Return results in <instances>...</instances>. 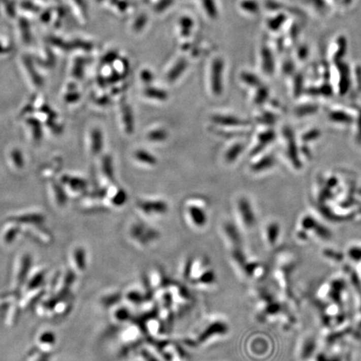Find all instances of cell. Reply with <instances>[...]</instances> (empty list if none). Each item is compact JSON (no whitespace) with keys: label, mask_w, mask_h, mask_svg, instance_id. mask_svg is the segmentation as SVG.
<instances>
[{"label":"cell","mask_w":361,"mask_h":361,"mask_svg":"<svg viewBox=\"0 0 361 361\" xmlns=\"http://www.w3.org/2000/svg\"><path fill=\"white\" fill-rule=\"evenodd\" d=\"M137 208L148 217H160L169 211V205L161 199H147L137 203Z\"/></svg>","instance_id":"cell-4"},{"label":"cell","mask_w":361,"mask_h":361,"mask_svg":"<svg viewBox=\"0 0 361 361\" xmlns=\"http://www.w3.org/2000/svg\"><path fill=\"white\" fill-rule=\"evenodd\" d=\"M267 90L265 88L262 87V85L258 87V90L256 92V95L254 97L255 102H257V104H262V102H265V99L268 96Z\"/></svg>","instance_id":"cell-26"},{"label":"cell","mask_w":361,"mask_h":361,"mask_svg":"<svg viewBox=\"0 0 361 361\" xmlns=\"http://www.w3.org/2000/svg\"><path fill=\"white\" fill-rule=\"evenodd\" d=\"M91 148L94 153L98 154L100 151H102L103 148V137H102V132L99 130H94L91 137Z\"/></svg>","instance_id":"cell-20"},{"label":"cell","mask_w":361,"mask_h":361,"mask_svg":"<svg viewBox=\"0 0 361 361\" xmlns=\"http://www.w3.org/2000/svg\"><path fill=\"white\" fill-rule=\"evenodd\" d=\"M187 213L190 222L194 227L202 228L208 223V213L205 208L199 204H190L187 207Z\"/></svg>","instance_id":"cell-6"},{"label":"cell","mask_w":361,"mask_h":361,"mask_svg":"<svg viewBox=\"0 0 361 361\" xmlns=\"http://www.w3.org/2000/svg\"><path fill=\"white\" fill-rule=\"evenodd\" d=\"M191 19H188V18H185V19H182V25L183 27V30L184 29H188L189 28H191Z\"/></svg>","instance_id":"cell-30"},{"label":"cell","mask_w":361,"mask_h":361,"mask_svg":"<svg viewBox=\"0 0 361 361\" xmlns=\"http://www.w3.org/2000/svg\"><path fill=\"white\" fill-rule=\"evenodd\" d=\"M217 282V276L216 273L212 268L208 267L206 269L202 274H199L196 279H194L191 283L193 285L199 286V287H209V286L214 285V283Z\"/></svg>","instance_id":"cell-9"},{"label":"cell","mask_w":361,"mask_h":361,"mask_svg":"<svg viewBox=\"0 0 361 361\" xmlns=\"http://www.w3.org/2000/svg\"><path fill=\"white\" fill-rule=\"evenodd\" d=\"M146 18L144 16L140 17L139 19H137L136 24H135V28L137 30H140L142 27L144 26L145 24H146Z\"/></svg>","instance_id":"cell-29"},{"label":"cell","mask_w":361,"mask_h":361,"mask_svg":"<svg viewBox=\"0 0 361 361\" xmlns=\"http://www.w3.org/2000/svg\"><path fill=\"white\" fill-rule=\"evenodd\" d=\"M222 229L225 238L233 248L242 247V236L236 225L232 222H226L223 224Z\"/></svg>","instance_id":"cell-8"},{"label":"cell","mask_w":361,"mask_h":361,"mask_svg":"<svg viewBox=\"0 0 361 361\" xmlns=\"http://www.w3.org/2000/svg\"><path fill=\"white\" fill-rule=\"evenodd\" d=\"M103 170H104L105 174L107 175V177L110 179L114 178V169L112 166V160L110 157H106L103 160Z\"/></svg>","instance_id":"cell-25"},{"label":"cell","mask_w":361,"mask_h":361,"mask_svg":"<svg viewBox=\"0 0 361 361\" xmlns=\"http://www.w3.org/2000/svg\"><path fill=\"white\" fill-rule=\"evenodd\" d=\"M279 227L275 222L269 223L265 229V238L269 246L275 245L279 238Z\"/></svg>","instance_id":"cell-16"},{"label":"cell","mask_w":361,"mask_h":361,"mask_svg":"<svg viewBox=\"0 0 361 361\" xmlns=\"http://www.w3.org/2000/svg\"><path fill=\"white\" fill-rule=\"evenodd\" d=\"M229 326L225 321L216 319L207 324L196 339L199 345H203L208 342L213 338L221 337L228 332Z\"/></svg>","instance_id":"cell-3"},{"label":"cell","mask_w":361,"mask_h":361,"mask_svg":"<svg viewBox=\"0 0 361 361\" xmlns=\"http://www.w3.org/2000/svg\"><path fill=\"white\" fill-rule=\"evenodd\" d=\"M203 6L211 18H216L217 15V8L214 0H203Z\"/></svg>","instance_id":"cell-24"},{"label":"cell","mask_w":361,"mask_h":361,"mask_svg":"<svg viewBox=\"0 0 361 361\" xmlns=\"http://www.w3.org/2000/svg\"><path fill=\"white\" fill-rule=\"evenodd\" d=\"M273 165H274V159L272 158L271 156H265L259 160H257V162L253 163L251 167V169L254 173H260L268 170Z\"/></svg>","instance_id":"cell-18"},{"label":"cell","mask_w":361,"mask_h":361,"mask_svg":"<svg viewBox=\"0 0 361 361\" xmlns=\"http://www.w3.org/2000/svg\"><path fill=\"white\" fill-rule=\"evenodd\" d=\"M241 80L243 83H245L246 85L252 87L258 88L262 85V82L260 81L258 77L250 72H243L241 74Z\"/></svg>","instance_id":"cell-19"},{"label":"cell","mask_w":361,"mask_h":361,"mask_svg":"<svg viewBox=\"0 0 361 361\" xmlns=\"http://www.w3.org/2000/svg\"><path fill=\"white\" fill-rule=\"evenodd\" d=\"M223 73H224V62L223 60L220 58L213 59V64L211 67L210 88L211 91L214 96H221L224 90Z\"/></svg>","instance_id":"cell-2"},{"label":"cell","mask_w":361,"mask_h":361,"mask_svg":"<svg viewBox=\"0 0 361 361\" xmlns=\"http://www.w3.org/2000/svg\"><path fill=\"white\" fill-rule=\"evenodd\" d=\"M125 299L126 302L129 303L130 305H139L145 302L146 296L141 291L133 288L125 293Z\"/></svg>","instance_id":"cell-17"},{"label":"cell","mask_w":361,"mask_h":361,"mask_svg":"<svg viewBox=\"0 0 361 361\" xmlns=\"http://www.w3.org/2000/svg\"><path fill=\"white\" fill-rule=\"evenodd\" d=\"M153 74L151 73V71H147V70L142 71V74H141V79L146 85H151V81L153 80Z\"/></svg>","instance_id":"cell-28"},{"label":"cell","mask_w":361,"mask_h":361,"mask_svg":"<svg viewBox=\"0 0 361 361\" xmlns=\"http://www.w3.org/2000/svg\"><path fill=\"white\" fill-rule=\"evenodd\" d=\"M237 210L243 226L246 228H253L256 223V215L249 200L244 196L240 198L237 203Z\"/></svg>","instance_id":"cell-5"},{"label":"cell","mask_w":361,"mask_h":361,"mask_svg":"<svg viewBox=\"0 0 361 361\" xmlns=\"http://www.w3.org/2000/svg\"><path fill=\"white\" fill-rule=\"evenodd\" d=\"M136 361H142V360H136Z\"/></svg>","instance_id":"cell-32"},{"label":"cell","mask_w":361,"mask_h":361,"mask_svg":"<svg viewBox=\"0 0 361 361\" xmlns=\"http://www.w3.org/2000/svg\"><path fill=\"white\" fill-rule=\"evenodd\" d=\"M245 149V146L242 142H236L227 149L224 154L225 162L233 164L242 155Z\"/></svg>","instance_id":"cell-12"},{"label":"cell","mask_w":361,"mask_h":361,"mask_svg":"<svg viewBox=\"0 0 361 361\" xmlns=\"http://www.w3.org/2000/svg\"><path fill=\"white\" fill-rule=\"evenodd\" d=\"M241 6L243 8V10H247V11H249V12H256L257 9H258V6H257V3L253 2V1H251V0H247V1H243L241 4Z\"/></svg>","instance_id":"cell-27"},{"label":"cell","mask_w":361,"mask_h":361,"mask_svg":"<svg viewBox=\"0 0 361 361\" xmlns=\"http://www.w3.org/2000/svg\"><path fill=\"white\" fill-rule=\"evenodd\" d=\"M147 137L149 142L152 143H161L168 138V130L165 128H155L147 133Z\"/></svg>","instance_id":"cell-15"},{"label":"cell","mask_w":361,"mask_h":361,"mask_svg":"<svg viewBox=\"0 0 361 361\" xmlns=\"http://www.w3.org/2000/svg\"><path fill=\"white\" fill-rule=\"evenodd\" d=\"M262 68L265 70V72L270 73L273 70V64H272L271 54L269 50H265L262 51Z\"/></svg>","instance_id":"cell-23"},{"label":"cell","mask_w":361,"mask_h":361,"mask_svg":"<svg viewBox=\"0 0 361 361\" xmlns=\"http://www.w3.org/2000/svg\"><path fill=\"white\" fill-rule=\"evenodd\" d=\"M127 194L122 189H120L118 191H116L112 199V203L116 207H121L124 205L127 201Z\"/></svg>","instance_id":"cell-22"},{"label":"cell","mask_w":361,"mask_h":361,"mask_svg":"<svg viewBox=\"0 0 361 361\" xmlns=\"http://www.w3.org/2000/svg\"><path fill=\"white\" fill-rule=\"evenodd\" d=\"M129 235L137 245L142 248L151 245L160 238V232L144 222H137L130 226Z\"/></svg>","instance_id":"cell-1"},{"label":"cell","mask_w":361,"mask_h":361,"mask_svg":"<svg viewBox=\"0 0 361 361\" xmlns=\"http://www.w3.org/2000/svg\"><path fill=\"white\" fill-rule=\"evenodd\" d=\"M133 314L128 307H119L114 313V318L118 322H128L132 319Z\"/></svg>","instance_id":"cell-21"},{"label":"cell","mask_w":361,"mask_h":361,"mask_svg":"<svg viewBox=\"0 0 361 361\" xmlns=\"http://www.w3.org/2000/svg\"><path fill=\"white\" fill-rule=\"evenodd\" d=\"M143 94L147 99L156 101V102H166L168 99V93L164 89L152 86L151 85H147L143 90Z\"/></svg>","instance_id":"cell-11"},{"label":"cell","mask_w":361,"mask_h":361,"mask_svg":"<svg viewBox=\"0 0 361 361\" xmlns=\"http://www.w3.org/2000/svg\"><path fill=\"white\" fill-rule=\"evenodd\" d=\"M187 67V62L185 59H181L174 64V67L171 69L168 75L167 80L168 82L173 83L182 76Z\"/></svg>","instance_id":"cell-13"},{"label":"cell","mask_w":361,"mask_h":361,"mask_svg":"<svg viewBox=\"0 0 361 361\" xmlns=\"http://www.w3.org/2000/svg\"><path fill=\"white\" fill-rule=\"evenodd\" d=\"M171 3H172V0H164V1H162V2L159 4L157 8H158L159 10H162L164 8H166L167 6L170 5Z\"/></svg>","instance_id":"cell-31"},{"label":"cell","mask_w":361,"mask_h":361,"mask_svg":"<svg viewBox=\"0 0 361 361\" xmlns=\"http://www.w3.org/2000/svg\"><path fill=\"white\" fill-rule=\"evenodd\" d=\"M121 118L125 132L128 134H132L135 130L134 114L130 106L123 104L121 107Z\"/></svg>","instance_id":"cell-10"},{"label":"cell","mask_w":361,"mask_h":361,"mask_svg":"<svg viewBox=\"0 0 361 361\" xmlns=\"http://www.w3.org/2000/svg\"><path fill=\"white\" fill-rule=\"evenodd\" d=\"M134 157L138 162L142 163L143 165L155 166L157 164V158L153 154L151 153L150 151H146L143 149H139L137 150L134 154Z\"/></svg>","instance_id":"cell-14"},{"label":"cell","mask_w":361,"mask_h":361,"mask_svg":"<svg viewBox=\"0 0 361 361\" xmlns=\"http://www.w3.org/2000/svg\"><path fill=\"white\" fill-rule=\"evenodd\" d=\"M211 120H212V122L216 125L227 128L240 127V126L248 125V121L239 118L238 116L223 115V114L214 115Z\"/></svg>","instance_id":"cell-7"}]
</instances>
